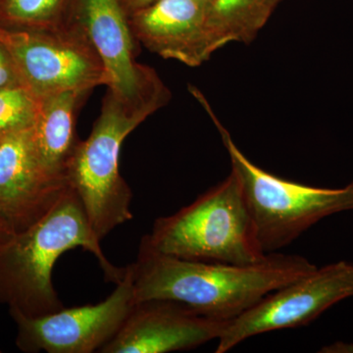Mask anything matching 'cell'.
<instances>
[{"label": "cell", "instance_id": "1", "mask_svg": "<svg viewBox=\"0 0 353 353\" xmlns=\"http://www.w3.org/2000/svg\"><path fill=\"white\" fill-rule=\"evenodd\" d=\"M129 267L134 303L168 299L225 323L274 290L317 269L303 256L277 252L252 265L176 259L158 252L146 236L141 239L136 261Z\"/></svg>", "mask_w": 353, "mask_h": 353}, {"label": "cell", "instance_id": "2", "mask_svg": "<svg viewBox=\"0 0 353 353\" xmlns=\"http://www.w3.org/2000/svg\"><path fill=\"white\" fill-rule=\"evenodd\" d=\"M78 248L94 253L111 282L117 284L124 277L125 268H116L102 252L101 241L71 187L36 224L0 245V304L28 317L64 308L52 284L53 267L63 253Z\"/></svg>", "mask_w": 353, "mask_h": 353}, {"label": "cell", "instance_id": "3", "mask_svg": "<svg viewBox=\"0 0 353 353\" xmlns=\"http://www.w3.org/2000/svg\"><path fill=\"white\" fill-rule=\"evenodd\" d=\"M169 97L129 99L108 90L101 113L85 141H80L67 169V179L82 201L99 241L131 220L132 192L119 171L122 143Z\"/></svg>", "mask_w": 353, "mask_h": 353}, {"label": "cell", "instance_id": "4", "mask_svg": "<svg viewBox=\"0 0 353 353\" xmlns=\"http://www.w3.org/2000/svg\"><path fill=\"white\" fill-rule=\"evenodd\" d=\"M146 236L158 252L192 261L252 265L268 255L257 240L234 170L190 205L158 218Z\"/></svg>", "mask_w": 353, "mask_h": 353}, {"label": "cell", "instance_id": "5", "mask_svg": "<svg viewBox=\"0 0 353 353\" xmlns=\"http://www.w3.org/2000/svg\"><path fill=\"white\" fill-rule=\"evenodd\" d=\"M201 103L220 132L266 254L290 245L324 218L353 210V183L339 189L311 187L263 170L243 154L203 97Z\"/></svg>", "mask_w": 353, "mask_h": 353}, {"label": "cell", "instance_id": "6", "mask_svg": "<svg viewBox=\"0 0 353 353\" xmlns=\"http://www.w3.org/2000/svg\"><path fill=\"white\" fill-rule=\"evenodd\" d=\"M0 43L12 58L23 87L38 101L64 92L87 94L108 85L101 57L78 26L60 30L0 26Z\"/></svg>", "mask_w": 353, "mask_h": 353}, {"label": "cell", "instance_id": "7", "mask_svg": "<svg viewBox=\"0 0 353 353\" xmlns=\"http://www.w3.org/2000/svg\"><path fill=\"white\" fill-rule=\"evenodd\" d=\"M353 296V263L338 261L283 285L226 322L216 352L225 353L264 333L305 326Z\"/></svg>", "mask_w": 353, "mask_h": 353}, {"label": "cell", "instance_id": "8", "mask_svg": "<svg viewBox=\"0 0 353 353\" xmlns=\"http://www.w3.org/2000/svg\"><path fill=\"white\" fill-rule=\"evenodd\" d=\"M117 287L101 303L62 308L51 314L28 317L10 309L17 325L16 345L23 352H99L118 333L134 305L130 267Z\"/></svg>", "mask_w": 353, "mask_h": 353}, {"label": "cell", "instance_id": "9", "mask_svg": "<svg viewBox=\"0 0 353 353\" xmlns=\"http://www.w3.org/2000/svg\"><path fill=\"white\" fill-rule=\"evenodd\" d=\"M71 24L94 46L108 76V90L129 99L170 97L157 72L139 64L127 13L120 0H74Z\"/></svg>", "mask_w": 353, "mask_h": 353}, {"label": "cell", "instance_id": "10", "mask_svg": "<svg viewBox=\"0 0 353 353\" xmlns=\"http://www.w3.org/2000/svg\"><path fill=\"white\" fill-rule=\"evenodd\" d=\"M32 128L0 139V219L16 234L36 224L71 189L68 179L44 166Z\"/></svg>", "mask_w": 353, "mask_h": 353}, {"label": "cell", "instance_id": "11", "mask_svg": "<svg viewBox=\"0 0 353 353\" xmlns=\"http://www.w3.org/2000/svg\"><path fill=\"white\" fill-rule=\"evenodd\" d=\"M225 322L209 319L168 299L134 303L102 353H167L190 350L217 341Z\"/></svg>", "mask_w": 353, "mask_h": 353}, {"label": "cell", "instance_id": "12", "mask_svg": "<svg viewBox=\"0 0 353 353\" xmlns=\"http://www.w3.org/2000/svg\"><path fill=\"white\" fill-rule=\"evenodd\" d=\"M128 19L134 39L165 59L197 67L212 57L199 0H157Z\"/></svg>", "mask_w": 353, "mask_h": 353}, {"label": "cell", "instance_id": "13", "mask_svg": "<svg viewBox=\"0 0 353 353\" xmlns=\"http://www.w3.org/2000/svg\"><path fill=\"white\" fill-rule=\"evenodd\" d=\"M85 94L64 92L39 101V110L32 128L39 157L48 170L67 178V169L79 141L76 111Z\"/></svg>", "mask_w": 353, "mask_h": 353}, {"label": "cell", "instance_id": "14", "mask_svg": "<svg viewBox=\"0 0 353 353\" xmlns=\"http://www.w3.org/2000/svg\"><path fill=\"white\" fill-rule=\"evenodd\" d=\"M282 0H210L206 29L212 53L231 43H250Z\"/></svg>", "mask_w": 353, "mask_h": 353}, {"label": "cell", "instance_id": "15", "mask_svg": "<svg viewBox=\"0 0 353 353\" xmlns=\"http://www.w3.org/2000/svg\"><path fill=\"white\" fill-rule=\"evenodd\" d=\"M74 0H2L0 26L18 29L60 30L71 26Z\"/></svg>", "mask_w": 353, "mask_h": 353}, {"label": "cell", "instance_id": "16", "mask_svg": "<svg viewBox=\"0 0 353 353\" xmlns=\"http://www.w3.org/2000/svg\"><path fill=\"white\" fill-rule=\"evenodd\" d=\"M39 101L24 87L0 90V139L34 126Z\"/></svg>", "mask_w": 353, "mask_h": 353}, {"label": "cell", "instance_id": "17", "mask_svg": "<svg viewBox=\"0 0 353 353\" xmlns=\"http://www.w3.org/2000/svg\"><path fill=\"white\" fill-rule=\"evenodd\" d=\"M23 87L17 70L8 51L0 43V90L1 88Z\"/></svg>", "mask_w": 353, "mask_h": 353}, {"label": "cell", "instance_id": "18", "mask_svg": "<svg viewBox=\"0 0 353 353\" xmlns=\"http://www.w3.org/2000/svg\"><path fill=\"white\" fill-rule=\"evenodd\" d=\"M155 1L157 0H120L121 4H122L123 8H124L128 16L150 6Z\"/></svg>", "mask_w": 353, "mask_h": 353}, {"label": "cell", "instance_id": "19", "mask_svg": "<svg viewBox=\"0 0 353 353\" xmlns=\"http://www.w3.org/2000/svg\"><path fill=\"white\" fill-rule=\"evenodd\" d=\"M322 352L332 353H350L353 352V343H343V341H336L333 345L323 348Z\"/></svg>", "mask_w": 353, "mask_h": 353}, {"label": "cell", "instance_id": "20", "mask_svg": "<svg viewBox=\"0 0 353 353\" xmlns=\"http://www.w3.org/2000/svg\"><path fill=\"white\" fill-rule=\"evenodd\" d=\"M15 234V232L3 220L0 219V245L10 241Z\"/></svg>", "mask_w": 353, "mask_h": 353}, {"label": "cell", "instance_id": "21", "mask_svg": "<svg viewBox=\"0 0 353 353\" xmlns=\"http://www.w3.org/2000/svg\"><path fill=\"white\" fill-rule=\"evenodd\" d=\"M199 1L201 2V3L203 4V6H205L206 8V6H208L209 2H210V0H199Z\"/></svg>", "mask_w": 353, "mask_h": 353}, {"label": "cell", "instance_id": "22", "mask_svg": "<svg viewBox=\"0 0 353 353\" xmlns=\"http://www.w3.org/2000/svg\"><path fill=\"white\" fill-rule=\"evenodd\" d=\"M1 1H2V0H0V2H1Z\"/></svg>", "mask_w": 353, "mask_h": 353}]
</instances>
